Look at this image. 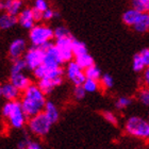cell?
<instances>
[{
    "label": "cell",
    "mask_w": 149,
    "mask_h": 149,
    "mask_svg": "<svg viewBox=\"0 0 149 149\" xmlns=\"http://www.w3.org/2000/svg\"><path fill=\"white\" fill-rule=\"evenodd\" d=\"M20 102L26 115L28 117H31L44 111L47 102L46 95L37 84L32 83L28 88L22 92Z\"/></svg>",
    "instance_id": "obj_1"
},
{
    "label": "cell",
    "mask_w": 149,
    "mask_h": 149,
    "mask_svg": "<svg viewBox=\"0 0 149 149\" xmlns=\"http://www.w3.org/2000/svg\"><path fill=\"white\" fill-rule=\"evenodd\" d=\"M125 131L128 135L143 141H149L148 119L141 116H131L125 124Z\"/></svg>",
    "instance_id": "obj_2"
},
{
    "label": "cell",
    "mask_w": 149,
    "mask_h": 149,
    "mask_svg": "<svg viewBox=\"0 0 149 149\" xmlns=\"http://www.w3.org/2000/svg\"><path fill=\"white\" fill-rule=\"evenodd\" d=\"M52 125L53 124L50 121V119L47 117V115L43 111L38 114L29 117L27 126H28L30 133L33 134L34 136L44 137L49 133Z\"/></svg>",
    "instance_id": "obj_3"
},
{
    "label": "cell",
    "mask_w": 149,
    "mask_h": 149,
    "mask_svg": "<svg viewBox=\"0 0 149 149\" xmlns=\"http://www.w3.org/2000/svg\"><path fill=\"white\" fill-rule=\"evenodd\" d=\"M54 38V31L49 26L37 24L29 30V40L31 45L42 47Z\"/></svg>",
    "instance_id": "obj_4"
},
{
    "label": "cell",
    "mask_w": 149,
    "mask_h": 149,
    "mask_svg": "<svg viewBox=\"0 0 149 149\" xmlns=\"http://www.w3.org/2000/svg\"><path fill=\"white\" fill-rule=\"evenodd\" d=\"M42 48H43V63L42 64L46 66L48 69L56 68L64 64L59 49L54 43L49 42L42 46Z\"/></svg>",
    "instance_id": "obj_5"
},
{
    "label": "cell",
    "mask_w": 149,
    "mask_h": 149,
    "mask_svg": "<svg viewBox=\"0 0 149 149\" xmlns=\"http://www.w3.org/2000/svg\"><path fill=\"white\" fill-rule=\"evenodd\" d=\"M6 119H8L10 127L13 128V129H22L26 125L28 124L29 117L26 115L25 111L22 109L20 100L19 101L18 100H15L13 110L8 115Z\"/></svg>",
    "instance_id": "obj_6"
},
{
    "label": "cell",
    "mask_w": 149,
    "mask_h": 149,
    "mask_svg": "<svg viewBox=\"0 0 149 149\" xmlns=\"http://www.w3.org/2000/svg\"><path fill=\"white\" fill-rule=\"evenodd\" d=\"M65 74L67 79L72 82L74 85H82L86 79L84 68L78 64L76 60H72L67 63L65 67Z\"/></svg>",
    "instance_id": "obj_7"
},
{
    "label": "cell",
    "mask_w": 149,
    "mask_h": 149,
    "mask_svg": "<svg viewBox=\"0 0 149 149\" xmlns=\"http://www.w3.org/2000/svg\"><path fill=\"white\" fill-rule=\"evenodd\" d=\"M54 44H56V46L58 47V49H59L63 62L68 63L74 60V51H72L74 37H72V35L62 37V38H56Z\"/></svg>",
    "instance_id": "obj_8"
},
{
    "label": "cell",
    "mask_w": 149,
    "mask_h": 149,
    "mask_svg": "<svg viewBox=\"0 0 149 149\" xmlns=\"http://www.w3.org/2000/svg\"><path fill=\"white\" fill-rule=\"evenodd\" d=\"M22 58L25 60L29 70H34L37 66H40L43 63V48L32 45L27 49Z\"/></svg>",
    "instance_id": "obj_9"
},
{
    "label": "cell",
    "mask_w": 149,
    "mask_h": 149,
    "mask_svg": "<svg viewBox=\"0 0 149 149\" xmlns=\"http://www.w3.org/2000/svg\"><path fill=\"white\" fill-rule=\"evenodd\" d=\"M27 51V42L24 38H15L11 42L9 46V56L11 60L20 59Z\"/></svg>",
    "instance_id": "obj_10"
},
{
    "label": "cell",
    "mask_w": 149,
    "mask_h": 149,
    "mask_svg": "<svg viewBox=\"0 0 149 149\" xmlns=\"http://www.w3.org/2000/svg\"><path fill=\"white\" fill-rule=\"evenodd\" d=\"M0 96L6 101L10 100H18L20 96V91L11 82H4L0 85Z\"/></svg>",
    "instance_id": "obj_11"
},
{
    "label": "cell",
    "mask_w": 149,
    "mask_h": 149,
    "mask_svg": "<svg viewBox=\"0 0 149 149\" xmlns=\"http://www.w3.org/2000/svg\"><path fill=\"white\" fill-rule=\"evenodd\" d=\"M17 20H18L19 25L27 30L33 28L35 26V22H36L34 17H33V11L29 8H25L22 10V12L17 15Z\"/></svg>",
    "instance_id": "obj_12"
},
{
    "label": "cell",
    "mask_w": 149,
    "mask_h": 149,
    "mask_svg": "<svg viewBox=\"0 0 149 149\" xmlns=\"http://www.w3.org/2000/svg\"><path fill=\"white\" fill-rule=\"evenodd\" d=\"M10 82L14 84L20 92H24L26 88H28L32 84L31 79L27 74L22 72H17V74H10Z\"/></svg>",
    "instance_id": "obj_13"
},
{
    "label": "cell",
    "mask_w": 149,
    "mask_h": 149,
    "mask_svg": "<svg viewBox=\"0 0 149 149\" xmlns=\"http://www.w3.org/2000/svg\"><path fill=\"white\" fill-rule=\"evenodd\" d=\"M63 83V77L58 79H50V78H43L40 79L37 82V85L44 92L45 95H50L56 86H60Z\"/></svg>",
    "instance_id": "obj_14"
},
{
    "label": "cell",
    "mask_w": 149,
    "mask_h": 149,
    "mask_svg": "<svg viewBox=\"0 0 149 149\" xmlns=\"http://www.w3.org/2000/svg\"><path fill=\"white\" fill-rule=\"evenodd\" d=\"M0 9L11 15L17 16L24 9L22 1V0H2L0 3Z\"/></svg>",
    "instance_id": "obj_15"
},
{
    "label": "cell",
    "mask_w": 149,
    "mask_h": 149,
    "mask_svg": "<svg viewBox=\"0 0 149 149\" xmlns=\"http://www.w3.org/2000/svg\"><path fill=\"white\" fill-rule=\"evenodd\" d=\"M133 30L137 33H146L149 31V12H141L136 22L133 25Z\"/></svg>",
    "instance_id": "obj_16"
},
{
    "label": "cell",
    "mask_w": 149,
    "mask_h": 149,
    "mask_svg": "<svg viewBox=\"0 0 149 149\" xmlns=\"http://www.w3.org/2000/svg\"><path fill=\"white\" fill-rule=\"evenodd\" d=\"M140 11H137L136 9L134 8H131V9H128L127 11H125L123 16H121V19H123V22L125 25L128 26V27H133V25L136 22L137 17L140 15Z\"/></svg>",
    "instance_id": "obj_17"
},
{
    "label": "cell",
    "mask_w": 149,
    "mask_h": 149,
    "mask_svg": "<svg viewBox=\"0 0 149 149\" xmlns=\"http://www.w3.org/2000/svg\"><path fill=\"white\" fill-rule=\"evenodd\" d=\"M16 24H18L17 16L11 15L6 12L0 16V29L1 30H9L13 28Z\"/></svg>",
    "instance_id": "obj_18"
},
{
    "label": "cell",
    "mask_w": 149,
    "mask_h": 149,
    "mask_svg": "<svg viewBox=\"0 0 149 149\" xmlns=\"http://www.w3.org/2000/svg\"><path fill=\"white\" fill-rule=\"evenodd\" d=\"M44 113L47 115V117L49 118L50 121H51L53 125L59 120L60 112H59V110H58V108H56V106L52 101H47L46 106H45V109H44Z\"/></svg>",
    "instance_id": "obj_19"
},
{
    "label": "cell",
    "mask_w": 149,
    "mask_h": 149,
    "mask_svg": "<svg viewBox=\"0 0 149 149\" xmlns=\"http://www.w3.org/2000/svg\"><path fill=\"white\" fill-rule=\"evenodd\" d=\"M25 69H28L24 58L12 60V65L10 67V74H17V72H25Z\"/></svg>",
    "instance_id": "obj_20"
},
{
    "label": "cell",
    "mask_w": 149,
    "mask_h": 149,
    "mask_svg": "<svg viewBox=\"0 0 149 149\" xmlns=\"http://www.w3.org/2000/svg\"><path fill=\"white\" fill-rule=\"evenodd\" d=\"M74 60H76L78 62V64L80 66H82L84 69L95 64V61H94L93 56H91L88 52L84 53V54H81V56H76Z\"/></svg>",
    "instance_id": "obj_21"
},
{
    "label": "cell",
    "mask_w": 149,
    "mask_h": 149,
    "mask_svg": "<svg viewBox=\"0 0 149 149\" xmlns=\"http://www.w3.org/2000/svg\"><path fill=\"white\" fill-rule=\"evenodd\" d=\"M82 85L87 93H95L101 87L100 80H95V79H90V78H86Z\"/></svg>",
    "instance_id": "obj_22"
},
{
    "label": "cell",
    "mask_w": 149,
    "mask_h": 149,
    "mask_svg": "<svg viewBox=\"0 0 149 149\" xmlns=\"http://www.w3.org/2000/svg\"><path fill=\"white\" fill-rule=\"evenodd\" d=\"M146 65L143 61V58L142 56L139 53H135L133 56V59H132V68L135 72H143V70L145 69Z\"/></svg>",
    "instance_id": "obj_23"
},
{
    "label": "cell",
    "mask_w": 149,
    "mask_h": 149,
    "mask_svg": "<svg viewBox=\"0 0 149 149\" xmlns=\"http://www.w3.org/2000/svg\"><path fill=\"white\" fill-rule=\"evenodd\" d=\"M84 72H85V76H86V78H90V79L100 80V78L102 77V74H101V70H100V68L98 67V66L95 65V64L84 69Z\"/></svg>",
    "instance_id": "obj_24"
},
{
    "label": "cell",
    "mask_w": 149,
    "mask_h": 149,
    "mask_svg": "<svg viewBox=\"0 0 149 149\" xmlns=\"http://www.w3.org/2000/svg\"><path fill=\"white\" fill-rule=\"evenodd\" d=\"M72 51H74V58L76 56H79L81 54H84V53L88 52V50L86 48V45L83 43V42H80V40L74 38V44H72Z\"/></svg>",
    "instance_id": "obj_25"
},
{
    "label": "cell",
    "mask_w": 149,
    "mask_h": 149,
    "mask_svg": "<svg viewBox=\"0 0 149 149\" xmlns=\"http://www.w3.org/2000/svg\"><path fill=\"white\" fill-rule=\"evenodd\" d=\"M137 100L143 106L149 107V87H142L137 93Z\"/></svg>",
    "instance_id": "obj_26"
},
{
    "label": "cell",
    "mask_w": 149,
    "mask_h": 149,
    "mask_svg": "<svg viewBox=\"0 0 149 149\" xmlns=\"http://www.w3.org/2000/svg\"><path fill=\"white\" fill-rule=\"evenodd\" d=\"M131 4L140 12H149V0H131Z\"/></svg>",
    "instance_id": "obj_27"
},
{
    "label": "cell",
    "mask_w": 149,
    "mask_h": 149,
    "mask_svg": "<svg viewBox=\"0 0 149 149\" xmlns=\"http://www.w3.org/2000/svg\"><path fill=\"white\" fill-rule=\"evenodd\" d=\"M100 85L103 90H110L114 85V79L109 74H102V77L100 78Z\"/></svg>",
    "instance_id": "obj_28"
},
{
    "label": "cell",
    "mask_w": 149,
    "mask_h": 149,
    "mask_svg": "<svg viewBox=\"0 0 149 149\" xmlns=\"http://www.w3.org/2000/svg\"><path fill=\"white\" fill-rule=\"evenodd\" d=\"M131 104H132V98L127 96H120L115 102V107L118 110H124L128 107H130Z\"/></svg>",
    "instance_id": "obj_29"
},
{
    "label": "cell",
    "mask_w": 149,
    "mask_h": 149,
    "mask_svg": "<svg viewBox=\"0 0 149 149\" xmlns=\"http://www.w3.org/2000/svg\"><path fill=\"white\" fill-rule=\"evenodd\" d=\"M86 91L83 87V85H74V88L72 91V95H74V98L78 101L84 99V97L86 95Z\"/></svg>",
    "instance_id": "obj_30"
},
{
    "label": "cell",
    "mask_w": 149,
    "mask_h": 149,
    "mask_svg": "<svg viewBox=\"0 0 149 149\" xmlns=\"http://www.w3.org/2000/svg\"><path fill=\"white\" fill-rule=\"evenodd\" d=\"M48 70H49V69L47 68L46 66L43 65V64H40V66H37L34 70H32V72H33V76H34L35 79L40 80V79H43V78L46 77Z\"/></svg>",
    "instance_id": "obj_31"
},
{
    "label": "cell",
    "mask_w": 149,
    "mask_h": 149,
    "mask_svg": "<svg viewBox=\"0 0 149 149\" xmlns=\"http://www.w3.org/2000/svg\"><path fill=\"white\" fill-rule=\"evenodd\" d=\"M53 31H54V38H62V37H65V36H69L70 34V32L69 30L66 27L64 26H58L56 28L53 29Z\"/></svg>",
    "instance_id": "obj_32"
},
{
    "label": "cell",
    "mask_w": 149,
    "mask_h": 149,
    "mask_svg": "<svg viewBox=\"0 0 149 149\" xmlns=\"http://www.w3.org/2000/svg\"><path fill=\"white\" fill-rule=\"evenodd\" d=\"M102 116H103V118L106 119V121H108L109 124L114 125V126H116V125H117V121H118L117 116H116L113 112L104 111V112H102Z\"/></svg>",
    "instance_id": "obj_33"
},
{
    "label": "cell",
    "mask_w": 149,
    "mask_h": 149,
    "mask_svg": "<svg viewBox=\"0 0 149 149\" xmlns=\"http://www.w3.org/2000/svg\"><path fill=\"white\" fill-rule=\"evenodd\" d=\"M33 8L38 10V11L45 12L47 9H49V4H48V1H47V0H34Z\"/></svg>",
    "instance_id": "obj_34"
},
{
    "label": "cell",
    "mask_w": 149,
    "mask_h": 149,
    "mask_svg": "<svg viewBox=\"0 0 149 149\" xmlns=\"http://www.w3.org/2000/svg\"><path fill=\"white\" fill-rule=\"evenodd\" d=\"M142 83L144 86L149 87V66H146L142 74Z\"/></svg>",
    "instance_id": "obj_35"
},
{
    "label": "cell",
    "mask_w": 149,
    "mask_h": 149,
    "mask_svg": "<svg viewBox=\"0 0 149 149\" xmlns=\"http://www.w3.org/2000/svg\"><path fill=\"white\" fill-rule=\"evenodd\" d=\"M53 17H56V11L51 10L50 8L43 12V20H51Z\"/></svg>",
    "instance_id": "obj_36"
},
{
    "label": "cell",
    "mask_w": 149,
    "mask_h": 149,
    "mask_svg": "<svg viewBox=\"0 0 149 149\" xmlns=\"http://www.w3.org/2000/svg\"><path fill=\"white\" fill-rule=\"evenodd\" d=\"M140 54L143 58V61L145 65L149 66V48H144L140 51Z\"/></svg>",
    "instance_id": "obj_37"
},
{
    "label": "cell",
    "mask_w": 149,
    "mask_h": 149,
    "mask_svg": "<svg viewBox=\"0 0 149 149\" xmlns=\"http://www.w3.org/2000/svg\"><path fill=\"white\" fill-rule=\"evenodd\" d=\"M32 11H33V17H34L35 22H42V20H43V12L34 9V8H32Z\"/></svg>",
    "instance_id": "obj_38"
},
{
    "label": "cell",
    "mask_w": 149,
    "mask_h": 149,
    "mask_svg": "<svg viewBox=\"0 0 149 149\" xmlns=\"http://www.w3.org/2000/svg\"><path fill=\"white\" fill-rule=\"evenodd\" d=\"M28 143H29V140L27 137H24L22 140H20L17 143V148L18 149H28Z\"/></svg>",
    "instance_id": "obj_39"
},
{
    "label": "cell",
    "mask_w": 149,
    "mask_h": 149,
    "mask_svg": "<svg viewBox=\"0 0 149 149\" xmlns=\"http://www.w3.org/2000/svg\"><path fill=\"white\" fill-rule=\"evenodd\" d=\"M42 148V145H40L38 142L36 141H31L29 140L28 143V149H40Z\"/></svg>",
    "instance_id": "obj_40"
},
{
    "label": "cell",
    "mask_w": 149,
    "mask_h": 149,
    "mask_svg": "<svg viewBox=\"0 0 149 149\" xmlns=\"http://www.w3.org/2000/svg\"><path fill=\"white\" fill-rule=\"evenodd\" d=\"M148 123H149V115H148Z\"/></svg>",
    "instance_id": "obj_41"
}]
</instances>
